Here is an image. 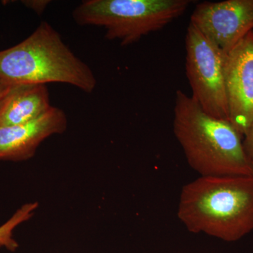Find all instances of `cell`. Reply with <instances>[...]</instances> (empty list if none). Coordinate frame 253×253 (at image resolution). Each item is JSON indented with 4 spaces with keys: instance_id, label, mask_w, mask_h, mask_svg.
<instances>
[{
    "instance_id": "6da1fadb",
    "label": "cell",
    "mask_w": 253,
    "mask_h": 253,
    "mask_svg": "<svg viewBox=\"0 0 253 253\" xmlns=\"http://www.w3.org/2000/svg\"><path fill=\"white\" fill-rule=\"evenodd\" d=\"M177 216L190 232L239 241L253 230V175L200 176L181 189Z\"/></svg>"
},
{
    "instance_id": "7a4b0ae2",
    "label": "cell",
    "mask_w": 253,
    "mask_h": 253,
    "mask_svg": "<svg viewBox=\"0 0 253 253\" xmlns=\"http://www.w3.org/2000/svg\"><path fill=\"white\" fill-rule=\"evenodd\" d=\"M172 128L190 167L201 176L253 175L244 136L181 90L176 92Z\"/></svg>"
},
{
    "instance_id": "3957f363",
    "label": "cell",
    "mask_w": 253,
    "mask_h": 253,
    "mask_svg": "<svg viewBox=\"0 0 253 253\" xmlns=\"http://www.w3.org/2000/svg\"><path fill=\"white\" fill-rule=\"evenodd\" d=\"M0 81L10 84L59 83L91 93L96 77L46 21L18 44L0 51Z\"/></svg>"
},
{
    "instance_id": "277c9868",
    "label": "cell",
    "mask_w": 253,
    "mask_h": 253,
    "mask_svg": "<svg viewBox=\"0 0 253 253\" xmlns=\"http://www.w3.org/2000/svg\"><path fill=\"white\" fill-rule=\"evenodd\" d=\"M190 0H86L73 13L79 26L106 31V39L121 45L135 43L158 31L187 10Z\"/></svg>"
},
{
    "instance_id": "5b68a950",
    "label": "cell",
    "mask_w": 253,
    "mask_h": 253,
    "mask_svg": "<svg viewBox=\"0 0 253 253\" xmlns=\"http://www.w3.org/2000/svg\"><path fill=\"white\" fill-rule=\"evenodd\" d=\"M185 48L186 73L191 97L208 114L229 121L225 53L191 23L186 31Z\"/></svg>"
},
{
    "instance_id": "8992f818",
    "label": "cell",
    "mask_w": 253,
    "mask_h": 253,
    "mask_svg": "<svg viewBox=\"0 0 253 253\" xmlns=\"http://www.w3.org/2000/svg\"><path fill=\"white\" fill-rule=\"evenodd\" d=\"M190 23L226 54L253 31V0L200 3Z\"/></svg>"
},
{
    "instance_id": "52a82bcc",
    "label": "cell",
    "mask_w": 253,
    "mask_h": 253,
    "mask_svg": "<svg viewBox=\"0 0 253 253\" xmlns=\"http://www.w3.org/2000/svg\"><path fill=\"white\" fill-rule=\"evenodd\" d=\"M229 121L243 136L253 123V31L226 54Z\"/></svg>"
},
{
    "instance_id": "ba28073f",
    "label": "cell",
    "mask_w": 253,
    "mask_h": 253,
    "mask_svg": "<svg viewBox=\"0 0 253 253\" xmlns=\"http://www.w3.org/2000/svg\"><path fill=\"white\" fill-rule=\"evenodd\" d=\"M68 121L63 110L51 108L41 117L24 124L0 126V160L23 161L33 157L44 139L61 134Z\"/></svg>"
},
{
    "instance_id": "9c48e42d",
    "label": "cell",
    "mask_w": 253,
    "mask_h": 253,
    "mask_svg": "<svg viewBox=\"0 0 253 253\" xmlns=\"http://www.w3.org/2000/svg\"><path fill=\"white\" fill-rule=\"evenodd\" d=\"M51 107L46 84H13L0 101V126L31 122Z\"/></svg>"
},
{
    "instance_id": "30bf717a",
    "label": "cell",
    "mask_w": 253,
    "mask_h": 253,
    "mask_svg": "<svg viewBox=\"0 0 253 253\" xmlns=\"http://www.w3.org/2000/svg\"><path fill=\"white\" fill-rule=\"evenodd\" d=\"M35 210L36 206L34 204L24 205L15 212L9 220L0 226V247L5 248L10 251H16L18 245L13 239V231L16 226L30 219Z\"/></svg>"
},
{
    "instance_id": "8fae6325",
    "label": "cell",
    "mask_w": 253,
    "mask_h": 253,
    "mask_svg": "<svg viewBox=\"0 0 253 253\" xmlns=\"http://www.w3.org/2000/svg\"><path fill=\"white\" fill-rule=\"evenodd\" d=\"M246 154L253 169V123L243 139Z\"/></svg>"
},
{
    "instance_id": "7c38bea8",
    "label": "cell",
    "mask_w": 253,
    "mask_h": 253,
    "mask_svg": "<svg viewBox=\"0 0 253 253\" xmlns=\"http://www.w3.org/2000/svg\"><path fill=\"white\" fill-rule=\"evenodd\" d=\"M49 1L46 0H28V1H22V3L25 6L30 8V9L34 10L38 14H42L43 11L46 9V6L49 4Z\"/></svg>"
},
{
    "instance_id": "4fadbf2b",
    "label": "cell",
    "mask_w": 253,
    "mask_h": 253,
    "mask_svg": "<svg viewBox=\"0 0 253 253\" xmlns=\"http://www.w3.org/2000/svg\"><path fill=\"white\" fill-rule=\"evenodd\" d=\"M12 85L13 84H8V83L0 81V101L4 98L5 95L7 94Z\"/></svg>"
}]
</instances>
